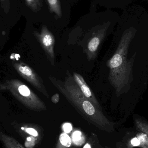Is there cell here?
I'll use <instances>...</instances> for the list:
<instances>
[{"label": "cell", "instance_id": "6da1fadb", "mask_svg": "<svg viewBox=\"0 0 148 148\" xmlns=\"http://www.w3.org/2000/svg\"><path fill=\"white\" fill-rule=\"evenodd\" d=\"M49 79L85 120L101 130L108 133L114 131V123L103 114L102 110L84 96L69 70L66 71L64 81L52 76L49 77Z\"/></svg>", "mask_w": 148, "mask_h": 148}, {"label": "cell", "instance_id": "7a4b0ae2", "mask_svg": "<svg viewBox=\"0 0 148 148\" xmlns=\"http://www.w3.org/2000/svg\"><path fill=\"white\" fill-rule=\"evenodd\" d=\"M135 33L136 30L133 28L125 31L116 51L107 62L110 70L109 81L118 96L128 91L133 81V65L136 53L128 59V52Z\"/></svg>", "mask_w": 148, "mask_h": 148}, {"label": "cell", "instance_id": "3957f363", "mask_svg": "<svg viewBox=\"0 0 148 148\" xmlns=\"http://www.w3.org/2000/svg\"><path fill=\"white\" fill-rule=\"evenodd\" d=\"M0 90H8L19 101L29 109L41 111L47 109L40 98L25 84L17 79H10L0 83Z\"/></svg>", "mask_w": 148, "mask_h": 148}, {"label": "cell", "instance_id": "277c9868", "mask_svg": "<svg viewBox=\"0 0 148 148\" xmlns=\"http://www.w3.org/2000/svg\"><path fill=\"white\" fill-rule=\"evenodd\" d=\"M13 125L16 132L24 139L25 147L34 148L41 141L43 132L38 125L17 123H14Z\"/></svg>", "mask_w": 148, "mask_h": 148}, {"label": "cell", "instance_id": "5b68a950", "mask_svg": "<svg viewBox=\"0 0 148 148\" xmlns=\"http://www.w3.org/2000/svg\"><path fill=\"white\" fill-rule=\"evenodd\" d=\"M12 65L16 71L23 78L46 97H49L42 79L31 67L22 61L13 62Z\"/></svg>", "mask_w": 148, "mask_h": 148}, {"label": "cell", "instance_id": "8992f818", "mask_svg": "<svg viewBox=\"0 0 148 148\" xmlns=\"http://www.w3.org/2000/svg\"><path fill=\"white\" fill-rule=\"evenodd\" d=\"M34 35L40 42L48 60L52 66L55 65L54 46L55 39L53 34L49 30L47 26H42L40 33L35 31Z\"/></svg>", "mask_w": 148, "mask_h": 148}, {"label": "cell", "instance_id": "52a82bcc", "mask_svg": "<svg viewBox=\"0 0 148 148\" xmlns=\"http://www.w3.org/2000/svg\"><path fill=\"white\" fill-rule=\"evenodd\" d=\"M116 148H148V136L136 130V132H127L121 141L117 143Z\"/></svg>", "mask_w": 148, "mask_h": 148}, {"label": "cell", "instance_id": "ba28073f", "mask_svg": "<svg viewBox=\"0 0 148 148\" xmlns=\"http://www.w3.org/2000/svg\"><path fill=\"white\" fill-rule=\"evenodd\" d=\"M108 27V25L106 24L102 28L92 34L84 49L88 60H93L96 58L99 48L106 36Z\"/></svg>", "mask_w": 148, "mask_h": 148}, {"label": "cell", "instance_id": "9c48e42d", "mask_svg": "<svg viewBox=\"0 0 148 148\" xmlns=\"http://www.w3.org/2000/svg\"><path fill=\"white\" fill-rule=\"evenodd\" d=\"M73 77L74 80L79 87L80 90L84 96L90 102L94 103L97 108L102 110L100 103L97 99L92 90L85 82L84 77L80 74L73 73Z\"/></svg>", "mask_w": 148, "mask_h": 148}, {"label": "cell", "instance_id": "30bf717a", "mask_svg": "<svg viewBox=\"0 0 148 148\" xmlns=\"http://www.w3.org/2000/svg\"><path fill=\"white\" fill-rule=\"evenodd\" d=\"M0 140L6 148H25L13 137L1 132Z\"/></svg>", "mask_w": 148, "mask_h": 148}, {"label": "cell", "instance_id": "8fae6325", "mask_svg": "<svg viewBox=\"0 0 148 148\" xmlns=\"http://www.w3.org/2000/svg\"><path fill=\"white\" fill-rule=\"evenodd\" d=\"M73 144L72 138L65 132L60 134L56 148H70Z\"/></svg>", "mask_w": 148, "mask_h": 148}, {"label": "cell", "instance_id": "7c38bea8", "mask_svg": "<svg viewBox=\"0 0 148 148\" xmlns=\"http://www.w3.org/2000/svg\"><path fill=\"white\" fill-rule=\"evenodd\" d=\"M49 10L51 13H53L56 16L61 18L62 16L60 0H47Z\"/></svg>", "mask_w": 148, "mask_h": 148}, {"label": "cell", "instance_id": "4fadbf2b", "mask_svg": "<svg viewBox=\"0 0 148 148\" xmlns=\"http://www.w3.org/2000/svg\"><path fill=\"white\" fill-rule=\"evenodd\" d=\"M83 148H104L100 143L98 137L95 134H92L89 137Z\"/></svg>", "mask_w": 148, "mask_h": 148}, {"label": "cell", "instance_id": "5bb4252c", "mask_svg": "<svg viewBox=\"0 0 148 148\" xmlns=\"http://www.w3.org/2000/svg\"><path fill=\"white\" fill-rule=\"evenodd\" d=\"M136 129L143 132L148 136V123L141 118H136L134 121Z\"/></svg>", "mask_w": 148, "mask_h": 148}, {"label": "cell", "instance_id": "9a60e30c", "mask_svg": "<svg viewBox=\"0 0 148 148\" xmlns=\"http://www.w3.org/2000/svg\"><path fill=\"white\" fill-rule=\"evenodd\" d=\"M72 140L73 143L76 146H81L85 142V136L81 131L76 130L72 134Z\"/></svg>", "mask_w": 148, "mask_h": 148}, {"label": "cell", "instance_id": "2e32d148", "mask_svg": "<svg viewBox=\"0 0 148 148\" xmlns=\"http://www.w3.org/2000/svg\"><path fill=\"white\" fill-rule=\"evenodd\" d=\"M27 6L34 12L40 10L42 6V0H25Z\"/></svg>", "mask_w": 148, "mask_h": 148}, {"label": "cell", "instance_id": "e0dca14e", "mask_svg": "<svg viewBox=\"0 0 148 148\" xmlns=\"http://www.w3.org/2000/svg\"><path fill=\"white\" fill-rule=\"evenodd\" d=\"M2 9L6 14H8L10 10V0H0Z\"/></svg>", "mask_w": 148, "mask_h": 148}, {"label": "cell", "instance_id": "ac0fdd59", "mask_svg": "<svg viewBox=\"0 0 148 148\" xmlns=\"http://www.w3.org/2000/svg\"><path fill=\"white\" fill-rule=\"evenodd\" d=\"M63 130H64L65 133H69L72 131V125L70 123H65L63 125V127H62Z\"/></svg>", "mask_w": 148, "mask_h": 148}, {"label": "cell", "instance_id": "d6986e66", "mask_svg": "<svg viewBox=\"0 0 148 148\" xmlns=\"http://www.w3.org/2000/svg\"><path fill=\"white\" fill-rule=\"evenodd\" d=\"M60 100V94L58 93H56V94L53 95V96L51 97V101L53 103H58Z\"/></svg>", "mask_w": 148, "mask_h": 148}, {"label": "cell", "instance_id": "ffe728a7", "mask_svg": "<svg viewBox=\"0 0 148 148\" xmlns=\"http://www.w3.org/2000/svg\"><path fill=\"white\" fill-rule=\"evenodd\" d=\"M104 148H110L109 147H107V146H106V147H104Z\"/></svg>", "mask_w": 148, "mask_h": 148}]
</instances>
